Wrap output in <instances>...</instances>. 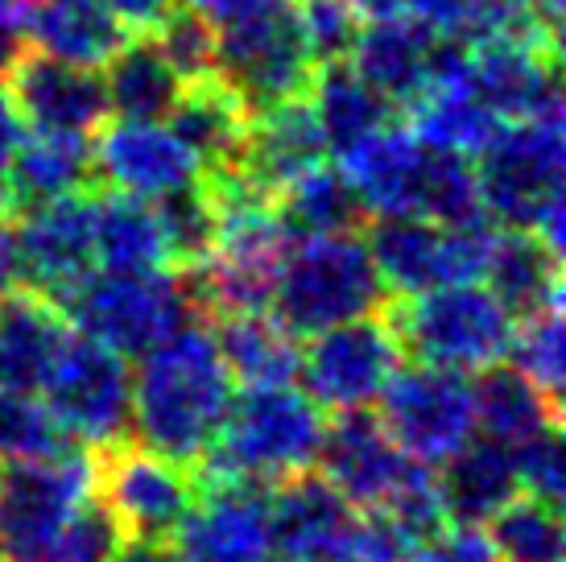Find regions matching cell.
I'll return each mask as SVG.
<instances>
[{
	"label": "cell",
	"instance_id": "cell-6",
	"mask_svg": "<svg viewBox=\"0 0 566 562\" xmlns=\"http://www.w3.org/2000/svg\"><path fill=\"white\" fill-rule=\"evenodd\" d=\"M385 319L394 323L406 356L455 373H480L504 360L517 323L480 281L434 285L422 294L385 302Z\"/></svg>",
	"mask_w": 566,
	"mask_h": 562
},
{
	"label": "cell",
	"instance_id": "cell-40",
	"mask_svg": "<svg viewBox=\"0 0 566 562\" xmlns=\"http://www.w3.org/2000/svg\"><path fill=\"white\" fill-rule=\"evenodd\" d=\"M418 216L434 219L442 228H463V223L488 219L472 157L426 145L422 187H418Z\"/></svg>",
	"mask_w": 566,
	"mask_h": 562
},
{
	"label": "cell",
	"instance_id": "cell-3",
	"mask_svg": "<svg viewBox=\"0 0 566 562\" xmlns=\"http://www.w3.org/2000/svg\"><path fill=\"white\" fill-rule=\"evenodd\" d=\"M563 116L504 121L480 149V166H475L484 216L496 228L542 236L563 257Z\"/></svg>",
	"mask_w": 566,
	"mask_h": 562
},
{
	"label": "cell",
	"instance_id": "cell-20",
	"mask_svg": "<svg viewBox=\"0 0 566 562\" xmlns=\"http://www.w3.org/2000/svg\"><path fill=\"white\" fill-rule=\"evenodd\" d=\"M269 525L282 562H327L347 547L356 509L318 471H298L269 492Z\"/></svg>",
	"mask_w": 566,
	"mask_h": 562
},
{
	"label": "cell",
	"instance_id": "cell-16",
	"mask_svg": "<svg viewBox=\"0 0 566 562\" xmlns=\"http://www.w3.org/2000/svg\"><path fill=\"white\" fill-rule=\"evenodd\" d=\"M9 100L33 133L92 137L108 121V92L95 66H75L50 59L42 50H21L9 66Z\"/></svg>",
	"mask_w": 566,
	"mask_h": 562
},
{
	"label": "cell",
	"instance_id": "cell-24",
	"mask_svg": "<svg viewBox=\"0 0 566 562\" xmlns=\"http://www.w3.org/2000/svg\"><path fill=\"white\" fill-rule=\"evenodd\" d=\"M426 145L413 128L385 125L344 154V174L356 187L364 216H418Z\"/></svg>",
	"mask_w": 566,
	"mask_h": 562
},
{
	"label": "cell",
	"instance_id": "cell-1",
	"mask_svg": "<svg viewBox=\"0 0 566 562\" xmlns=\"http://www.w3.org/2000/svg\"><path fill=\"white\" fill-rule=\"evenodd\" d=\"M237 381L228 376L211 327L190 319L133 368V435L174 464L199 468L220 435Z\"/></svg>",
	"mask_w": 566,
	"mask_h": 562
},
{
	"label": "cell",
	"instance_id": "cell-43",
	"mask_svg": "<svg viewBox=\"0 0 566 562\" xmlns=\"http://www.w3.org/2000/svg\"><path fill=\"white\" fill-rule=\"evenodd\" d=\"M149 38L158 42L166 63L174 66V75L182 79V83L207 79L216 71V25L203 21L195 9H187L182 0L149 30Z\"/></svg>",
	"mask_w": 566,
	"mask_h": 562
},
{
	"label": "cell",
	"instance_id": "cell-7",
	"mask_svg": "<svg viewBox=\"0 0 566 562\" xmlns=\"http://www.w3.org/2000/svg\"><path fill=\"white\" fill-rule=\"evenodd\" d=\"M211 75L249 112H265L294 95H306L315 75V54L306 46L294 0H277L265 13L216 30Z\"/></svg>",
	"mask_w": 566,
	"mask_h": 562
},
{
	"label": "cell",
	"instance_id": "cell-54",
	"mask_svg": "<svg viewBox=\"0 0 566 562\" xmlns=\"http://www.w3.org/2000/svg\"><path fill=\"white\" fill-rule=\"evenodd\" d=\"M563 4L566 0H530V9H534V17L546 25L551 33H563Z\"/></svg>",
	"mask_w": 566,
	"mask_h": 562
},
{
	"label": "cell",
	"instance_id": "cell-23",
	"mask_svg": "<svg viewBox=\"0 0 566 562\" xmlns=\"http://www.w3.org/2000/svg\"><path fill=\"white\" fill-rule=\"evenodd\" d=\"M430 50H434V33L422 30L413 17L389 13V17H368V21H364L344 63L352 66L368 87H377L394 108H401V104L409 108V104L426 92Z\"/></svg>",
	"mask_w": 566,
	"mask_h": 562
},
{
	"label": "cell",
	"instance_id": "cell-42",
	"mask_svg": "<svg viewBox=\"0 0 566 562\" xmlns=\"http://www.w3.org/2000/svg\"><path fill=\"white\" fill-rule=\"evenodd\" d=\"M66 447H71V438L50 414L46 402H38V393L0 389V468L50 459Z\"/></svg>",
	"mask_w": 566,
	"mask_h": 562
},
{
	"label": "cell",
	"instance_id": "cell-41",
	"mask_svg": "<svg viewBox=\"0 0 566 562\" xmlns=\"http://www.w3.org/2000/svg\"><path fill=\"white\" fill-rule=\"evenodd\" d=\"M513 368L525 373L542 393L563 402V376H566V331H563V302L534 311L513 323L509 352Z\"/></svg>",
	"mask_w": 566,
	"mask_h": 562
},
{
	"label": "cell",
	"instance_id": "cell-37",
	"mask_svg": "<svg viewBox=\"0 0 566 562\" xmlns=\"http://www.w3.org/2000/svg\"><path fill=\"white\" fill-rule=\"evenodd\" d=\"M413 137L434 149L451 154H480L492 133L504 125L496 112L468 87V79L455 83H430L413 104Z\"/></svg>",
	"mask_w": 566,
	"mask_h": 562
},
{
	"label": "cell",
	"instance_id": "cell-14",
	"mask_svg": "<svg viewBox=\"0 0 566 562\" xmlns=\"http://www.w3.org/2000/svg\"><path fill=\"white\" fill-rule=\"evenodd\" d=\"M315 464L323 468L318 476L356 513L389 509L422 471H430L426 464L409 459L389 438V430L380 426L377 414H368V409L335 414V422H327V435H323Z\"/></svg>",
	"mask_w": 566,
	"mask_h": 562
},
{
	"label": "cell",
	"instance_id": "cell-2",
	"mask_svg": "<svg viewBox=\"0 0 566 562\" xmlns=\"http://www.w3.org/2000/svg\"><path fill=\"white\" fill-rule=\"evenodd\" d=\"M327 435V414L315 397L290 385H244L232 393L211 451L199 464V476H228L273 488L285 476L311 471Z\"/></svg>",
	"mask_w": 566,
	"mask_h": 562
},
{
	"label": "cell",
	"instance_id": "cell-31",
	"mask_svg": "<svg viewBox=\"0 0 566 562\" xmlns=\"http://www.w3.org/2000/svg\"><path fill=\"white\" fill-rule=\"evenodd\" d=\"M306 100L315 108L318 133L327 140V154L344 157L347 149H356L360 140H368L377 128L394 125V104L368 87L347 63H323L311 75Z\"/></svg>",
	"mask_w": 566,
	"mask_h": 562
},
{
	"label": "cell",
	"instance_id": "cell-19",
	"mask_svg": "<svg viewBox=\"0 0 566 562\" xmlns=\"http://www.w3.org/2000/svg\"><path fill=\"white\" fill-rule=\"evenodd\" d=\"M17 240L25 261V285L59 302L95 269V195L71 190L21 211Z\"/></svg>",
	"mask_w": 566,
	"mask_h": 562
},
{
	"label": "cell",
	"instance_id": "cell-55",
	"mask_svg": "<svg viewBox=\"0 0 566 562\" xmlns=\"http://www.w3.org/2000/svg\"><path fill=\"white\" fill-rule=\"evenodd\" d=\"M356 13L368 21V17H389V13H401L406 9V0H347Z\"/></svg>",
	"mask_w": 566,
	"mask_h": 562
},
{
	"label": "cell",
	"instance_id": "cell-49",
	"mask_svg": "<svg viewBox=\"0 0 566 562\" xmlns=\"http://www.w3.org/2000/svg\"><path fill=\"white\" fill-rule=\"evenodd\" d=\"M182 4L195 9L203 21H211L216 30H223V25H237V21H244V17L265 13V9H273L277 0H182Z\"/></svg>",
	"mask_w": 566,
	"mask_h": 562
},
{
	"label": "cell",
	"instance_id": "cell-34",
	"mask_svg": "<svg viewBox=\"0 0 566 562\" xmlns=\"http://www.w3.org/2000/svg\"><path fill=\"white\" fill-rule=\"evenodd\" d=\"M95 269H108V273L170 269L154 204L120 190L95 195Z\"/></svg>",
	"mask_w": 566,
	"mask_h": 562
},
{
	"label": "cell",
	"instance_id": "cell-17",
	"mask_svg": "<svg viewBox=\"0 0 566 562\" xmlns=\"http://www.w3.org/2000/svg\"><path fill=\"white\" fill-rule=\"evenodd\" d=\"M92 170L108 190L154 204L170 190L195 183L203 166L174 137L166 121H104L92 133Z\"/></svg>",
	"mask_w": 566,
	"mask_h": 562
},
{
	"label": "cell",
	"instance_id": "cell-21",
	"mask_svg": "<svg viewBox=\"0 0 566 562\" xmlns=\"http://www.w3.org/2000/svg\"><path fill=\"white\" fill-rule=\"evenodd\" d=\"M71 319L42 290H13L0 298V389L42 393L59 356L71 344Z\"/></svg>",
	"mask_w": 566,
	"mask_h": 562
},
{
	"label": "cell",
	"instance_id": "cell-44",
	"mask_svg": "<svg viewBox=\"0 0 566 562\" xmlns=\"http://www.w3.org/2000/svg\"><path fill=\"white\" fill-rule=\"evenodd\" d=\"M294 9H298L306 46L315 54V66L344 63L356 33H360L364 17L347 0H294Z\"/></svg>",
	"mask_w": 566,
	"mask_h": 562
},
{
	"label": "cell",
	"instance_id": "cell-10",
	"mask_svg": "<svg viewBox=\"0 0 566 562\" xmlns=\"http://www.w3.org/2000/svg\"><path fill=\"white\" fill-rule=\"evenodd\" d=\"M92 497V455L75 443L50 459L0 468V562H42Z\"/></svg>",
	"mask_w": 566,
	"mask_h": 562
},
{
	"label": "cell",
	"instance_id": "cell-47",
	"mask_svg": "<svg viewBox=\"0 0 566 562\" xmlns=\"http://www.w3.org/2000/svg\"><path fill=\"white\" fill-rule=\"evenodd\" d=\"M409 562H501L480 525H442L434 538L409 554Z\"/></svg>",
	"mask_w": 566,
	"mask_h": 562
},
{
	"label": "cell",
	"instance_id": "cell-15",
	"mask_svg": "<svg viewBox=\"0 0 566 562\" xmlns=\"http://www.w3.org/2000/svg\"><path fill=\"white\" fill-rule=\"evenodd\" d=\"M199 500L190 504L174 547L182 562H273L269 488L228 476H199Z\"/></svg>",
	"mask_w": 566,
	"mask_h": 562
},
{
	"label": "cell",
	"instance_id": "cell-12",
	"mask_svg": "<svg viewBox=\"0 0 566 562\" xmlns=\"http://www.w3.org/2000/svg\"><path fill=\"white\" fill-rule=\"evenodd\" d=\"M377 418L397 447L426 468L475 438V402L468 373L439 364H401L377 397Z\"/></svg>",
	"mask_w": 566,
	"mask_h": 562
},
{
	"label": "cell",
	"instance_id": "cell-27",
	"mask_svg": "<svg viewBox=\"0 0 566 562\" xmlns=\"http://www.w3.org/2000/svg\"><path fill=\"white\" fill-rule=\"evenodd\" d=\"M480 281H488L492 298L513 319H525V314L563 302V257L542 236L496 228Z\"/></svg>",
	"mask_w": 566,
	"mask_h": 562
},
{
	"label": "cell",
	"instance_id": "cell-46",
	"mask_svg": "<svg viewBox=\"0 0 566 562\" xmlns=\"http://www.w3.org/2000/svg\"><path fill=\"white\" fill-rule=\"evenodd\" d=\"M563 426H551L542 435L525 438L521 447H513V468H517V488L537 500L563 504L566 492V459H563Z\"/></svg>",
	"mask_w": 566,
	"mask_h": 562
},
{
	"label": "cell",
	"instance_id": "cell-29",
	"mask_svg": "<svg viewBox=\"0 0 566 562\" xmlns=\"http://www.w3.org/2000/svg\"><path fill=\"white\" fill-rule=\"evenodd\" d=\"M92 183V137H63V133H25L4 174L9 207L17 211H30L71 190H87Z\"/></svg>",
	"mask_w": 566,
	"mask_h": 562
},
{
	"label": "cell",
	"instance_id": "cell-22",
	"mask_svg": "<svg viewBox=\"0 0 566 562\" xmlns=\"http://www.w3.org/2000/svg\"><path fill=\"white\" fill-rule=\"evenodd\" d=\"M327 162V140L318 133L315 108L306 95H294L285 104H273L265 112H252L249 137L240 149L237 170L261 187L269 199H277L285 183H294L311 166Z\"/></svg>",
	"mask_w": 566,
	"mask_h": 562
},
{
	"label": "cell",
	"instance_id": "cell-39",
	"mask_svg": "<svg viewBox=\"0 0 566 562\" xmlns=\"http://www.w3.org/2000/svg\"><path fill=\"white\" fill-rule=\"evenodd\" d=\"M154 216H158L161 240L170 252V269L203 266L220 240V207H216V195L203 174L187 187L154 199Z\"/></svg>",
	"mask_w": 566,
	"mask_h": 562
},
{
	"label": "cell",
	"instance_id": "cell-53",
	"mask_svg": "<svg viewBox=\"0 0 566 562\" xmlns=\"http://www.w3.org/2000/svg\"><path fill=\"white\" fill-rule=\"evenodd\" d=\"M21 50H25V30L9 17H0V79L9 75V66L17 63Z\"/></svg>",
	"mask_w": 566,
	"mask_h": 562
},
{
	"label": "cell",
	"instance_id": "cell-5",
	"mask_svg": "<svg viewBox=\"0 0 566 562\" xmlns=\"http://www.w3.org/2000/svg\"><path fill=\"white\" fill-rule=\"evenodd\" d=\"M59 306L80 335L120 352L125 360L145 356L166 335L199 319L182 269H154V273L92 269L75 290L59 298Z\"/></svg>",
	"mask_w": 566,
	"mask_h": 562
},
{
	"label": "cell",
	"instance_id": "cell-18",
	"mask_svg": "<svg viewBox=\"0 0 566 562\" xmlns=\"http://www.w3.org/2000/svg\"><path fill=\"white\" fill-rule=\"evenodd\" d=\"M468 87H472L501 121L530 116H563L558 87V46L534 38H484L468 46Z\"/></svg>",
	"mask_w": 566,
	"mask_h": 562
},
{
	"label": "cell",
	"instance_id": "cell-25",
	"mask_svg": "<svg viewBox=\"0 0 566 562\" xmlns=\"http://www.w3.org/2000/svg\"><path fill=\"white\" fill-rule=\"evenodd\" d=\"M434 485H439L447 521L484 525L488 517L504 509L521 492L517 468H513V447L475 435L472 443H463L455 455H447L434 468Z\"/></svg>",
	"mask_w": 566,
	"mask_h": 562
},
{
	"label": "cell",
	"instance_id": "cell-51",
	"mask_svg": "<svg viewBox=\"0 0 566 562\" xmlns=\"http://www.w3.org/2000/svg\"><path fill=\"white\" fill-rule=\"evenodd\" d=\"M21 285H25V261H21L17 223H9L4 211H0V298L21 290Z\"/></svg>",
	"mask_w": 566,
	"mask_h": 562
},
{
	"label": "cell",
	"instance_id": "cell-26",
	"mask_svg": "<svg viewBox=\"0 0 566 562\" xmlns=\"http://www.w3.org/2000/svg\"><path fill=\"white\" fill-rule=\"evenodd\" d=\"M249 121L252 112L216 75L182 83V95L174 100L170 116H166L170 133L187 145L203 174L237 166L244 137H249Z\"/></svg>",
	"mask_w": 566,
	"mask_h": 562
},
{
	"label": "cell",
	"instance_id": "cell-4",
	"mask_svg": "<svg viewBox=\"0 0 566 562\" xmlns=\"http://www.w3.org/2000/svg\"><path fill=\"white\" fill-rule=\"evenodd\" d=\"M389 302L373 252L356 232L298 236L290 240L269 314L282 323L294 340H311L318 331L352 323L360 314H377Z\"/></svg>",
	"mask_w": 566,
	"mask_h": 562
},
{
	"label": "cell",
	"instance_id": "cell-38",
	"mask_svg": "<svg viewBox=\"0 0 566 562\" xmlns=\"http://www.w3.org/2000/svg\"><path fill=\"white\" fill-rule=\"evenodd\" d=\"M488 542L501 562H563L566 530L558 504L517 492L504 509L484 521Z\"/></svg>",
	"mask_w": 566,
	"mask_h": 562
},
{
	"label": "cell",
	"instance_id": "cell-30",
	"mask_svg": "<svg viewBox=\"0 0 566 562\" xmlns=\"http://www.w3.org/2000/svg\"><path fill=\"white\" fill-rule=\"evenodd\" d=\"M472 402L475 435L504 443V447H521L525 438L563 426V406L551 393H542L530 376L501 360L480 368V376L472 381Z\"/></svg>",
	"mask_w": 566,
	"mask_h": 562
},
{
	"label": "cell",
	"instance_id": "cell-52",
	"mask_svg": "<svg viewBox=\"0 0 566 562\" xmlns=\"http://www.w3.org/2000/svg\"><path fill=\"white\" fill-rule=\"evenodd\" d=\"M112 562H182L174 538H120Z\"/></svg>",
	"mask_w": 566,
	"mask_h": 562
},
{
	"label": "cell",
	"instance_id": "cell-8",
	"mask_svg": "<svg viewBox=\"0 0 566 562\" xmlns=\"http://www.w3.org/2000/svg\"><path fill=\"white\" fill-rule=\"evenodd\" d=\"M492 232H496L492 219L442 228L426 216H377L364 244L385 281V294L406 298L434 290V285L484 278Z\"/></svg>",
	"mask_w": 566,
	"mask_h": 562
},
{
	"label": "cell",
	"instance_id": "cell-48",
	"mask_svg": "<svg viewBox=\"0 0 566 562\" xmlns=\"http://www.w3.org/2000/svg\"><path fill=\"white\" fill-rule=\"evenodd\" d=\"M104 9H108L125 30L133 33H149L154 25H158L161 17L170 13L178 0H99Z\"/></svg>",
	"mask_w": 566,
	"mask_h": 562
},
{
	"label": "cell",
	"instance_id": "cell-35",
	"mask_svg": "<svg viewBox=\"0 0 566 562\" xmlns=\"http://www.w3.org/2000/svg\"><path fill=\"white\" fill-rule=\"evenodd\" d=\"M406 9L434 38H451V42H468V46L496 38V33L558 46V33H551L537 21L530 0H406Z\"/></svg>",
	"mask_w": 566,
	"mask_h": 562
},
{
	"label": "cell",
	"instance_id": "cell-9",
	"mask_svg": "<svg viewBox=\"0 0 566 562\" xmlns=\"http://www.w3.org/2000/svg\"><path fill=\"white\" fill-rule=\"evenodd\" d=\"M199 488V468L174 464L128 438L92 455V497L108 509L120 538H174Z\"/></svg>",
	"mask_w": 566,
	"mask_h": 562
},
{
	"label": "cell",
	"instance_id": "cell-36",
	"mask_svg": "<svg viewBox=\"0 0 566 562\" xmlns=\"http://www.w3.org/2000/svg\"><path fill=\"white\" fill-rule=\"evenodd\" d=\"M273 207H277V219L294 240L298 236L356 232L364 223V204L356 187L347 183L344 166H327V162H318L306 174H298L294 183H285Z\"/></svg>",
	"mask_w": 566,
	"mask_h": 562
},
{
	"label": "cell",
	"instance_id": "cell-32",
	"mask_svg": "<svg viewBox=\"0 0 566 562\" xmlns=\"http://www.w3.org/2000/svg\"><path fill=\"white\" fill-rule=\"evenodd\" d=\"M211 340L220 347L228 376L240 385H290V381H298L302 347L269 311L220 314L211 327Z\"/></svg>",
	"mask_w": 566,
	"mask_h": 562
},
{
	"label": "cell",
	"instance_id": "cell-13",
	"mask_svg": "<svg viewBox=\"0 0 566 562\" xmlns=\"http://www.w3.org/2000/svg\"><path fill=\"white\" fill-rule=\"evenodd\" d=\"M46 406L59 418L71 443L112 447L133 430V368L120 352L95 344L87 335H71L46 381Z\"/></svg>",
	"mask_w": 566,
	"mask_h": 562
},
{
	"label": "cell",
	"instance_id": "cell-11",
	"mask_svg": "<svg viewBox=\"0 0 566 562\" xmlns=\"http://www.w3.org/2000/svg\"><path fill=\"white\" fill-rule=\"evenodd\" d=\"M401 364L406 347L380 306L377 314H360L352 323L311 335L306 352L298 356V381L323 414H352L377 406V397Z\"/></svg>",
	"mask_w": 566,
	"mask_h": 562
},
{
	"label": "cell",
	"instance_id": "cell-33",
	"mask_svg": "<svg viewBox=\"0 0 566 562\" xmlns=\"http://www.w3.org/2000/svg\"><path fill=\"white\" fill-rule=\"evenodd\" d=\"M104 92L108 112L125 121H166L174 100L182 95V79L174 75L149 33H128L125 46L104 63Z\"/></svg>",
	"mask_w": 566,
	"mask_h": 562
},
{
	"label": "cell",
	"instance_id": "cell-45",
	"mask_svg": "<svg viewBox=\"0 0 566 562\" xmlns=\"http://www.w3.org/2000/svg\"><path fill=\"white\" fill-rule=\"evenodd\" d=\"M120 547V530L108 517V509L95 497L80 504V513L63 525V533L54 538V547L46 550L42 562H112Z\"/></svg>",
	"mask_w": 566,
	"mask_h": 562
},
{
	"label": "cell",
	"instance_id": "cell-28",
	"mask_svg": "<svg viewBox=\"0 0 566 562\" xmlns=\"http://www.w3.org/2000/svg\"><path fill=\"white\" fill-rule=\"evenodd\" d=\"M128 33L99 0H33L25 17V46L95 71L125 46Z\"/></svg>",
	"mask_w": 566,
	"mask_h": 562
},
{
	"label": "cell",
	"instance_id": "cell-50",
	"mask_svg": "<svg viewBox=\"0 0 566 562\" xmlns=\"http://www.w3.org/2000/svg\"><path fill=\"white\" fill-rule=\"evenodd\" d=\"M25 137V121L17 116L13 100H9V87L0 83V211L9 207V190H4V174H9V162H13V149Z\"/></svg>",
	"mask_w": 566,
	"mask_h": 562
}]
</instances>
